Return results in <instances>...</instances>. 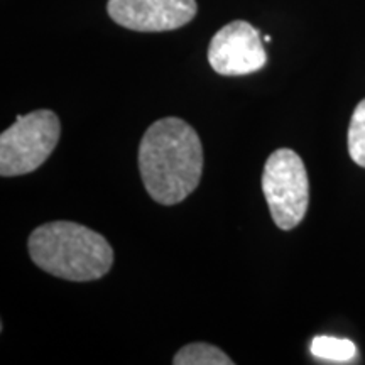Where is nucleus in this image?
<instances>
[{
	"mask_svg": "<svg viewBox=\"0 0 365 365\" xmlns=\"http://www.w3.org/2000/svg\"><path fill=\"white\" fill-rule=\"evenodd\" d=\"M309 350H312L313 357L333 364L352 362L357 357V346H355L354 341L336 339V336H314Z\"/></svg>",
	"mask_w": 365,
	"mask_h": 365,
	"instance_id": "nucleus-7",
	"label": "nucleus"
},
{
	"mask_svg": "<svg viewBox=\"0 0 365 365\" xmlns=\"http://www.w3.org/2000/svg\"><path fill=\"white\" fill-rule=\"evenodd\" d=\"M208 61L223 76H244L262 70L267 54L261 33L247 21H232L210 41Z\"/></svg>",
	"mask_w": 365,
	"mask_h": 365,
	"instance_id": "nucleus-5",
	"label": "nucleus"
},
{
	"mask_svg": "<svg viewBox=\"0 0 365 365\" xmlns=\"http://www.w3.org/2000/svg\"><path fill=\"white\" fill-rule=\"evenodd\" d=\"M107 12L115 24L137 33H164L196 17V0H108Z\"/></svg>",
	"mask_w": 365,
	"mask_h": 365,
	"instance_id": "nucleus-6",
	"label": "nucleus"
},
{
	"mask_svg": "<svg viewBox=\"0 0 365 365\" xmlns=\"http://www.w3.org/2000/svg\"><path fill=\"white\" fill-rule=\"evenodd\" d=\"M175 365H232L234 360L228 359L220 349L210 344H190L182 346L173 359Z\"/></svg>",
	"mask_w": 365,
	"mask_h": 365,
	"instance_id": "nucleus-8",
	"label": "nucleus"
},
{
	"mask_svg": "<svg viewBox=\"0 0 365 365\" xmlns=\"http://www.w3.org/2000/svg\"><path fill=\"white\" fill-rule=\"evenodd\" d=\"M36 266L66 281H97L110 271L113 250L102 234L75 222H49L29 237Z\"/></svg>",
	"mask_w": 365,
	"mask_h": 365,
	"instance_id": "nucleus-2",
	"label": "nucleus"
},
{
	"mask_svg": "<svg viewBox=\"0 0 365 365\" xmlns=\"http://www.w3.org/2000/svg\"><path fill=\"white\" fill-rule=\"evenodd\" d=\"M139 173L156 203L176 205L188 198L203 173V145L196 130L178 117L154 122L140 140Z\"/></svg>",
	"mask_w": 365,
	"mask_h": 365,
	"instance_id": "nucleus-1",
	"label": "nucleus"
},
{
	"mask_svg": "<svg viewBox=\"0 0 365 365\" xmlns=\"http://www.w3.org/2000/svg\"><path fill=\"white\" fill-rule=\"evenodd\" d=\"M262 191L274 223L281 230L298 227L309 203L308 173L294 150L277 149L262 173Z\"/></svg>",
	"mask_w": 365,
	"mask_h": 365,
	"instance_id": "nucleus-4",
	"label": "nucleus"
},
{
	"mask_svg": "<svg viewBox=\"0 0 365 365\" xmlns=\"http://www.w3.org/2000/svg\"><path fill=\"white\" fill-rule=\"evenodd\" d=\"M59 135L61 124L54 112L19 115L0 135V175L12 178L36 171L56 149Z\"/></svg>",
	"mask_w": 365,
	"mask_h": 365,
	"instance_id": "nucleus-3",
	"label": "nucleus"
},
{
	"mask_svg": "<svg viewBox=\"0 0 365 365\" xmlns=\"http://www.w3.org/2000/svg\"><path fill=\"white\" fill-rule=\"evenodd\" d=\"M349 153L355 164L365 168V98L355 107L350 120Z\"/></svg>",
	"mask_w": 365,
	"mask_h": 365,
	"instance_id": "nucleus-9",
	"label": "nucleus"
}]
</instances>
